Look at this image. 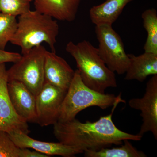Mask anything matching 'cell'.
Segmentation results:
<instances>
[{
	"label": "cell",
	"instance_id": "cell-1",
	"mask_svg": "<svg viewBox=\"0 0 157 157\" xmlns=\"http://www.w3.org/2000/svg\"><path fill=\"white\" fill-rule=\"evenodd\" d=\"M118 104L113 106L109 115L101 117L94 122L82 123L76 118L66 122H57L53 125L54 135L59 142L82 153L97 151L113 144L121 145L125 139L140 141L142 136L124 132L114 124L112 116Z\"/></svg>",
	"mask_w": 157,
	"mask_h": 157
},
{
	"label": "cell",
	"instance_id": "cell-2",
	"mask_svg": "<svg viewBox=\"0 0 157 157\" xmlns=\"http://www.w3.org/2000/svg\"><path fill=\"white\" fill-rule=\"evenodd\" d=\"M66 50L75 59L86 85L103 94L108 88L117 87L115 73L107 67L99 55L98 48L89 41L84 40L77 44L70 41Z\"/></svg>",
	"mask_w": 157,
	"mask_h": 157
},
{
	"label": "cell",
	"instance_id": "cell-3",
	"mask_svg": "<svg viewBox=\"0 0 157 157\" xmlns=\"http://www.w3.org/2000/svg\"><path fill=\"white\" fill-rule=\"evenodd\" d=\"M17 21V29L10 42L20 47L22 55L43 42L48 44L51 52H56L59 33L56 20L36 10H30L20 15Z\"/></svg>",
	"mask_w": 157,
	"mask_h": 157
},
{
	"label": "cell",
	"instance_id": "cell-4",
	"mask_svg": "<svg viewBox=\"0 0 157 157\" xmlns=\"http://www.w3.org/2000/svg\"><path fill=\"white\" fill-rule=\"evenodd\" d=\"M121 103H125L121 94L116 96L91 89L84 84L76 70L62 102L58 121L72 120L76 118L78 113L88 107H98L105 109Z\"/></svg>",
	"mask_w": 157,
	"mask_h": 157
},
{
	"label": "cell",
	"instance_id": "cell-5",
	"mask_svg": "<svg viewBox=\"0 0 157 157\" xmlns=\"http://www.w3.org/2000/svg\"><path fill=\"white\" fill-rule=\"evenodd\" d=\"M46 51L41 45L22 54L20 59L7 70L8 81L22 82L36 97L45 83L44 62Z\"/></svg>",
	"mask_w": 157,
	"mask_h": 157
},
{
	"label": "cell",
	"instance_id": "cell-6",
	"mask_svg": "<svg viewBox=\"0 0 157 157\" xmlns=\"http://www.w3.org/2000/svg\"><path fill=\"white\" fill-rule=\"evenodd\" d=\"M95 33L99 55L107 67L119 75L125 73L129 58L119 34L109 24L96 25Z\"/></svg>",
	"mask_w": 157,
	"mask_h": 157
},
{
	"label": "cell",
	"instance_id": "cell-7",
	"mask_svg": "<svg viewBox=\"0 0 157 157\" xmlns=\"http://www.w3.org/2000/svg\"><path fill=\"white\" fill-rule=\"evenodd\" d=\"M67 91L45 82L36 97V123L42 127L58 121L62 102Z\"/></svg>",
	"mask_w": 157,
	"mask_h": 157
},
{
	"label": "cell",
	"instance_id": "cell-8",
	"mask_svg": "<svg viewBox=\"0 0 157 157\" xmlns=\"http://www.w3.org/2000/svg\"><path fill=\"white\" fill-rule=\"evenodd\" d=\"M128 104L131 108L140 111L143 122L138 135L143 137L145 133L151 132L157 140V75L147 82L143 97L131 99Z\"/></svg>",
	"mask_w": 157,
	"mask_h": 157
},
{
	"label": "cell",
	"instance_id": "cell-9",
	"mask_svg": "<svg viewBox=\"0 0 157 157\" xmlns=\"http://www.w3.org/2000/svg\"><path fill=\"white\" fill-rule=\"evenodd\" d=\"M7 70L6 63L0 64V130L21 131L29 134L28 123L16 113L9 98Z\"/></svg>",
	"mask_w": 157,
	"mask_h": 157
},
{
	"label": "cell",
	"instance_id": "cell-10",
	"mask_svg": "<svg viewBox=\"0 0 157 157\" xmlns=\"http://www.w3.org/2000/svg\"><path fill=\"white\" fill-rule=\"evenodd\" d=\"M8 133L14 143L19 148L33 149L49 156L72 157L82 153L77 148L60 142H48L36 140L21 131H13Z\"/></svg>",
	"mask_w": 157,
	"mask_h": 157
},
{
	"label": "cell",
	"instance_id": "cell-11",
	"mask_svg": "<svg viewBox=\"0 0 157 157\" xmlns=\"http://www.w3.org/2000/svg\"><path fill=\"white\" fill-rule=\"evenodd\" d=\"M8 90L16 113L27 122L36 123V96L22 82L8 81Z\"/></svg>",
	"mask_w": 157,
	"mask_h": 157
},
{
	"label": "cell",
	"instance_id": "cell-12",
	"mask_svg": "<svg viewBox=\"0 0 157 157\" xmlns=\"http://www.w3.org/2000/svg\"><path fill=\"white\" fill-rule=\"evenodd\" d=\"M75 71L56 52L46 51L44 62L45 82L67 91Z\"/></svg>",
	"mask_w": 157,
	"mask_h": 157
},
{
	"label": "cell",
	"instance_id": "cell-13",
	"mask_svg": "<svg viewBox=\"0 0 157 157\" xmlns=\"http://www.w3.org/2000/svg\"><path fill=\"white\" fill-rule=\"evenodd\" d=\"M36 10L54 19L72 22L76 18L82 0H34Z\"/></svg>",
	"mask_w": 157,
	"mask_h": 157
},
{
	"label": "cell",
	"instance_id": "cell-14",
	"mask_svg": "<svg viewBox=\"0 0 157 157\" xmlns=\"http://www.w3.org/2000/svg\"><path fill=\"white\" fill-rule=\"evenodd\" d=\"M129 64L124 79L142 82L149 76L157 75V55L144 52L138 56L128 54Z\"/></svg>",
	"mask_w": 157,
	"mask_h": 157
},
{
	"label": "cell",
	"instance_id": "cell-15",
	"mask_svg": "<svg viewBox=\"0 0 157 157\" xmlns=\"http://www.w3.org/2000/svg\"><path fill=\"white\" fill-rule=\"evenodd\" d=\"M134 0H107L93 6L89 11L90 19L95 25H112L121 14L125 6Z\"/></svg>",
	"mask_w": 157,
	"mask_h": 157
},
{
	"label": "cell",
	"instance_id": "cell-16",
	"mask_svg": "<svg viewBox=\"0 0 157 157\" xmlns=\"http://www.w3.org/2000/svg\"><path fill=\"white\" fill-rule=\"evenodd\" d=\"M129 140H123L121 146L113 148H104L97 151H84L86 157H146L144 152L138 150L133 146Z\"/></svg>",
	"mask_w": 157,
	"mask_h": 157
},
{
	"label": "cell",
	"instance_id": "cell-17",
	"mask_svg": "<svg viewBox=\"0 0 157 157\" xmlns=\"http://www.w3.org/2000/svg\"><path fill=\"white\" fill-rule=\"evenodd\" d=\"M143 26L147 32L144 46V52L157 55V11L154 8L144 11L141 15Z\"/></svg>",
	"mask_w": 157,
	"mask_h": 157
},
{
	"label": "cell",
	"instance_id": "cell-18",
	"mask_svg": "<svg viewBox=\"0 0 157 157\" xmlns=\"http://www.w3.org/2000/svg\"><path fill=\"white\" fill-rule=\"evenodd\" d=\"M16 17L0 13V49L5 50L17 28Z\"/></svg>",
	"mask_w": 157,
	"mask_h": 157
},
{
	"label": "cell",
	"instance_id": "cell-19",
	"mask_svg": "<svg viewBox=\"0 0 157 157\" xmlns=\"http://www.w3.org/2000/svg\"><path fill=\"white\" fill-rule=\"evenodd\" d=\"M29 0H0V13L16 17L30 10Z\"/></svg>",
	"mask_w": 157,
	"mask_h": 157
},
{
	"label": "cell",
	"instance_id": "cell-20",
	"mask_svg": "<svg viewBox=\"0 0 157 157\" xmlns=\"http://www.w3.org/2000/svg\"><path fill=\"white\" fill-rule=\"evenodd\" d=\"M20 151L8 132L0 130V157H19Z\"/></svg>",
	"mask_w": 157,
	"mask_h": 157
},
{
	"label": "cell",
	"instance_id": "cell-21",
	"mask_svg": "<svg viewBox=\"0 0 157 157\" xmlns=\"http://www.w3.org/2000/svg\"><path fill=\"white\" fill-rule=\"evenodd\" d=\"M22 55L17 52H10L0 49V64L15 63L21 58Z\"/></svg>",
	"mask_w": 157,
	"mask_h": 157
},
{
	"label": "cell",
	"instance_id": "cell-22",
	"mask_svg": "<svg viewBox=\"0 0 157 157\" xmlns=\"http://www.w3.org/2000/svg\"><path fill=\"white\" fill-rule=\"evenodd\" d=\"M36 151H31L29 148H21L19 157H49Z\"/></svg>",
	"mask_w": 157,
	"mask_h": 157
},
{
	"label": "cell",
	"instance_id": "cell-23",
	"mask_svg": "<svg viewBox=\"0 0 157 157\" xmlns=\"http://www.w3.org/2000/svg\"><path fill=\"white\" fill-rule=\"evenodd\" d=\"M29 1H30V2H32V1H33V0H29Z\"/></svg>",
	"mask_w": 157,
	"mask_h": 157
}]
</instances>
